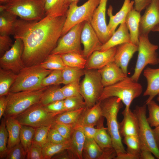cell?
<instances>
[{
	"instance_id": "26",
	"label": "cell",
	"mask_w": 159,
	"mask_h": 159,
	"mask_svg": "<svg viewBox=\"0 0 159 159\" xmlns=\"http://www.w3.org/2000/svg\"><path fill=\"white\" fill-rule=\"evenodd\" d=\"M5 119L8 134V152L13 147L20 143L19 135L21 125L14 117L8 116Z\"/></svg>"
},
{
	"instance_id": "57",
	"label": "cell",
	"mask_w": 159,
	"mask_h": 159,
	"mask_svg": "<svg viewBox=\"0 0 159 159\" xmlns=\"http://www.w3.org/2000/svg\"><path fill=\"white\" fill-rule=\"evenodd\" d=\"M52 159H73L67 149L64 150L54 155Z\"/></svg>"
},
{
	"instance_id": "8",
	"label": "cell",
	"mask_w": 159,
	"mask_h": 159,
	"mask_svg": "<svg viewBox=\"0 0 159 159\" xmlns=\"http://www.w3.org/2000/svg\"><path fill=\"white\" fill-rule=\"evenodd\" d=\"M100 0H88L78 6L79 1L72 2L67 11L61 36L65 34L72 27L84 22H90L93 12Z\"/></svg>"
},
{
	"instance_id": "9",
	"label": "cell",
	"mask_w": 159,
	"mask_h": 159,
	"mask_svg": "<svg viewBox=\"0 0 159 159\" xmlns=\"http://www.w3.org/2000/svg\"><path fill=\"white\" fill-rule=\"evenodd\" d=\"M84 72V78L80 83V94L86 107H90L98 101L104 87L97 70L85 69Z\"/></svg>"
},
{
	"instance_id": "37",
	"label": "cell",
	"mask_w": 159,
	"mask_h": 159,
	"mask_svg": "<svg viewBox=\"0 0 159 159\" xmlns=\"http://www.w3.org/2000/svg\"><path fill=\"white\" fill-rule=\"evenodd\" d=\"M84 74V69L66 66L62 70V84L66 85L80 80Z\"/></svg>"
},
{
	"instance_id": "17",
	"label": "cell",
	"mask_w": 159,
	"mask_h": 159,
	"mask_svg": "<svg viewBox=\"0 0 159 159\" xmlns=\"http://www.w3.org/2000/svg\"><path fill=\"white\" fill-rule=\"evenodd\" d=\"M117 46L104 51L94 52L87 59L85 68L87 69H99L114 62Z\"/></svg>"
},
{
	"instance_id": "4",
	"label": "cell",
	"mask_w": 159,
	"mask_h": 159,
	"mask_svg": "<svg viewBox=\"0 0 159 159\" xmlns=\"http://www.w3.org/2000/svg\"><path fill=\"white\" fill-rule=\"evenodd\" d=\"M142 92L141 84L127 76L114 84L104 87L98 101L110 97H116L121 100L125 105V109L127 110L130 109L133 100L139 97Z\"/></svg>"
},
{
	"instance_id": "6",
	"label": "cell",
	"mask_w": 159,
	"mask_h": 159,
	"mask_svg": "<svg viewBox=\"0 0 159 159\" xmlns=\"http://www.w3.org/2000/svg\"><path fill=\"white\" fill-rule=\"evenodd\" d=\"M44 0H11L4 4L5 11L27 21H38L45 16Z\"/></svg>"
},
{
	"instance_id": "22",
	"label": "cell",
	"mask_w": 159,
	"mask_h": 159,
	"mask_svg": "<svg viewBox=\"0 0 159 159\" xmlns=\"http://www.w3.org/2000/svg\"><path fill=\"white\" fill-rule=\"evenodd\" d=\"M143 74L147 83L146 89L143 95L148 96L145 101L147 105L159 94V68L153 69L148 67L144 70Z\"/></svg>"
},
{
	"instance_id": "32",
	"label": "cell",
	"mask_w": 159,
	"mask_h": 159,
	"mask_svg": "<svg viewBox=\"0 0 159 159\" xmlns=\"http://www.w3.org/2000/svg\"><path fill=\"white\" fill-rule=\"evenodd\" d=\"M102 152V150L93 138H86L82 159H100Z\"/></svg>"
},
{
	"instance_id": "31",
	"label": "cell",
	"mask_w": 159,
	"mask_h": 159,
	"mask_svg": "<svg viewBox=\"0 0 159 159\" xmlns=\"http://www.w3.org/2000/svg\"><path fill=\"white\" fill-rule=\"evenodd\" d=\"M17 17L6 11L0 13V35H14V26Z\"/></svg>"
},
{
	"instance_id": "14",
	"label": "cell",
	"mask_w": 159,
	"mask_h": 159,
	"mask_svg": "<svg viewBox=\"0 0 159 159\" xmlns=\"http://www.w3.org/2000/svg\"><path fill=\"white\" fill-rule=\"evenodd\" d=\"M108 0H100L94 11L90 23L102 44L111 37L106 22V11Z\"/></svg>"
},
{
	"instance_id": "21",
	"label": "cell",
	"mask_w": 159,
	"mask_h": 159,
	"mask_svg": "<svg viewBox=\"0 0 159 159\" xmlns=\"http://www.w3.org/2000/svg\"><path fill=\"white\" fill-rule=\"evenodd\" d=\"M123 118L119 122V130L121 137L138 135L139 124L138 119L134 112L130 109H125L122 112Z\"/></svg>"
},
{
	"instance_id": "25",
	"label": "cell",
	"mask_w": 159,
	"mask_h": 159,
	"mask_svg": "<svg viewBox=\"0 0 159 159\" xmlns=\"http://www.w3.org/2000/svg\"><path fill=\"white\" fill-rule=\"evenodd\" d=\"M141 16L140 12L133 7L128 13L125 22L129 32L130 42L138 45L139 26Z\"/></svg>"
},
{
	"instance_id": "12",
	"label": "cell",
	"mask_w": 159,
	"mask_h": 159,
	"mask_svg": "<svg viewBox=\"0 0 159 159\" xmlns=\"http://www.w3.org/2000/svg\"><path fill=\"white\" fill-rule=\"evenodd\" d=\"M85 23L82 22L74 26L61 36L50 54L60 55L71 52L82 54L81 35Z\"/></svg>"
},
{
	"instance_id": "52",
	"label": "cell",
	"mask_w": 159,
	"mask_h": 159,
	"mask_svg": "<svg viewBox=\"0 0 159 159\" xmlns=\"http://www.w3.org/2000/svg\"><path fill=\"white\" fill-rule=\"evenodd\" d=\"M14 43L8 35H0V56L4 54L11 47Z\"/></svg>"
},
{
	"instance_id": "11",
	"label": "cell",
	"mask_w": 159,
	"mask_h": 159,
	"mask_svg": "<svg viewBox=\"0 0 159 159\" xmlns=\"http://www.w3.org/2000/svg\"><path fill=\"white\" fill-rule=\"evenodd\" d=\"M146 108L145 104L140 106L136 105L133 111L138 122V135L141 143L150 149L155 158L159 159V149L155 139L153 129L147 120Z\"/></svg>"
},
{
	"instance_id": "20",
	"label": "cell",
	"mask_w": 159,
	"mask_h": 159,
	"mask_svg": "<svg viewBox=\"0 0 159 159\" xmlns=\"http://www.w3.org/2000/svg\"><path fill=\"white\" fill-rule=\"evenodd\" d=\"M134 4V1L124 0L120 9L114 16L112 14V7L111 5L109 6L107 10V14L110 19L107 26L111 37L115 32L117 26L119 24L125 21L127 14L133 8Z\"/></svg>"
},
{
	"instance_id": "30",
	"label": "cell",
	"mask_w": 159,
	"mask_h": 159,
	"mask_svg": "<svg viewBox=\"0 0 159 159\" xmlns=\"http://www.w3.org/2000/svg\"><path fill=\"white\" fill-rule=\"evenodd\" d=\"M61 88L60 85L48 87L44 91L39 103L44 106L57 101L64 100L65 97Z\"/></svg>"
},
{
	"instance_id": "1",
	"label": "cell",
	"mask_w": 159,
	"mask_h": 159,
	"mask_svg": "<svg viewBox=\"0 0 159 159\" xmlns=\"http://www.w3.org/2000/svg\"><path fill=\"white\" fill-rule=\"evenodd\" d=\"M66 18V15L45 16L38 21L17 19L14 37L23 43L22 59L25 67L40 64L50 54L61 37Z\"/></svg>"
},
{
	"instance_id": "39",
	"label": "cell",
	"mask_w": 159,
	"mask_h": 159,
	"mask_svg": "<svg viewBox=\"0 0 159 159\" xmlns=\"http://www.w3.org/2000/svg\"><path fill=\"white\" fill-rule=\"evenodd\" d=\"M43 68L49 70H63L66 65L60 56L50 54L40 64Z\"/></svg>"
},
{
	"instance_id": "35",
	"label": "cell",
	"mask_w": 159,
	"mask_h": 159,
	"mask_svg": "<svg viewBox=\"0 0 159 159\" xmlns=\"http://www.w3.org/2000/svg\"><path fill=\"white\" fill-rule=\"evenodd\" d=\"M60 55L66 66L85 69L87 60L82 54L71 52Z\"/></svg>"
},
{
	"instance_id": "50",
	"label": "cell",
	"mask_w": 159,
	"mask_h": 159,
	"mask_svg": "<svg viewBox=\"0 0 159 159\" xmlns=\"http://www.w3.org/2000/svg\"><path fill=\"white\" fill-rule=\"evenodd\" d=\"M44 107L48 112L55 115L65 112L64 100L54 102Z\"/></svg>"
},
{
	"instance_id": "27",
	"label": "cell",
	"mask_w": 159,
	"mask_h": 159,
	"mask_svg": "<svg viewBox=\"0 0 159 159\" xmlns=\"http://www.w3.org/2000/svg\"><path fill=\"white\" fill-rule=\"evenodd\" d=\"M86 138L82 131L73 128L69 140L70 148L68 149L73 159H82V151Z\"/></svg>"
},
{
	"instance_id": "61",
	"label": "cell",
	"mask_w": 159,
	"mask_h": 159,
	"mask_svg": "<svg viewBox=\"0 0 159 159\" xmlns=\"http://www.w3.org/2000/svg\"><path fill=\"white\" fill-rule=\"evenodd\" d=\"M152 31L159 32V24L156 26L152 30Z\"/></svg>"
},
{
	"instance_id": "59",
	"label": "cell",
	"mask_w": 159,
	"mask_h": 159,
	"mask_svg": "<svg viewBox=\"0 0 159 159\" xmlns=\"http://www.w3.org/2000/svg\"><path fill=\"white\" fill-rule=\"evenodd\" d=\"M115 159H139V158L126 152L117 154Z\"/></svg>"
},
{
	"instance_id": "43",
	"label": "cell",
	"mask_w": 159,
	"mask_h": 159,
	"mask_svg": "<svg viewBox=\"0 0 159 159\" xmlns=\"http://www.w3.org/2000/svg\"><path fill=\"white\" fill-rule=\"evenodd\" d=\"M146 105L149 113L147 119L150 125L155 127L159 126V105L153 100Z\"/></svg>"
},
{
	"instance_id": "34",
	"label": "cell",
	"mask_w": 159,
	"mask_h": 159,
	"mask_svg": "<svg viewBox=\"0 0 159 159\" xmlns=\"http://www.w3.org/2000/svg\"><path fill=\"white\" fill-rule=\"evenodd\" d=\"M85 108L75 110L65 111L58 114L55 117L54 122L64 124L71 126L73 128L77 124Z\"/></svg>"
},
{
	"instance_id": "55",
	"label": "cell",
	"mask_w": 159,
	"mask_h": 159,
	"mask_svg": "<svg viewBox=\"0 0 159 159\" xmlns=\"http://www.w3.org/2000/svg\"><path fill=\"white\" fill-rule=\"evenodd\" d=\"M135 9L140 12L143 10L146 9L150 3L151 0H134Z\"/></svg>"
},
{
	"instance_id": "5",
	"label": "cell",
	"mask_w": 159,
	"mask_h": 159,
	"mask_svg": "<svg viewBox=\"0 0 159 159\" xmlns=\"http://www.w3.org/2000/svg\"><path fill=\"white\" fill-rule=\"evenodd\" d=\"M47 87L36 90L9 92L6 95L7 107L4 115L5 117L16 116L39 103L44 91Z\"/></svg>"
},
{
	"instance_id": "46",
	"label": "cell",
	"mask_w": 159,
	"mask_h": 159,
	"mask_svg": "<svg viewBox=\"0 0 159 159\" xmlns=\"http://www.w3.org/2000/svg\"><path fill=\"white\" fill-rule=\"evenodd\" d=\"M80 80L70 83L61 88L62 92L66 98L80 94Z\"/></svg>"
},
{
	"instance_id": "19",
	"label": "cell",
	"mask_w": 159,
	"mask_h": 159,
	"mask_svg": "<svg viewBox=\"0 0 159 159\" xmlns=\"http://www.w3.org/2000/svg\"><path fill=\"white\" fill-rule=\"evenodd\" d=\"M138 49V46L130 42L124 43L117 46L114 62L126 74L130 60Z\"/></svg>"
},
{
	"instance_id": "3",
	"label": "cell",
	"mask_w": 159,
	"mask_h": 159,
	"mask_svg": "<svg viewBox=\"0 0 159 159\" xmlns=\"http://www.w3.org/2000/svg\"><path fill=\"white\" fill-rule=\"evenodd\" d=\"M52 70L45 69L40 64L25 67L17 74L9 92L36 90L44 88L42 85V81Z\"/></svg>"
},
{
	"instance_id": "40",
	"label": "cell",
	"mask_w": 159,
	"mask_h": 159,
	"mask_svg": "<svg viewBox=\"0 0 159 159\" xmlns=\"http://www.w3.org/2000/svg\"><path fill=\"white\" fill-rule=\"evenodd\" d=\"M35 129L29 126L21 125L19 138L20 143L26 152L32 145Z\"/></svg>"
},
{
	"instance_id": "48",
	"label": "cell",
	"mask_w": 159,
	"mask_h": 159,
	"mask_svg": "<svg viewBox=\"0 0 159 159\" xmlns=\"http://www.w3.org/2000/svg\"><path fill=\"white\" fill-rule=\"evenodd\" d=\"M52 126L54 127L65 139L69 140L73 129L72 126L57 122H54Z\"/></svg>"
},
{
	"instance_id": "38",
	"label": "cell",
	"mask_w": 159,
	"mask_h": 159,
	"mask_svg": "<svg viewBox=\"0 0 159 159\" xmlns=\"http://www.w3.org/2000/svg\"><path fill=\"white\" fill-rule=\"evenodd\" d=\"M122 141L127 146L126 152L138 157L140 159L141 152V143L138 135L125 137H123Z\"/></svg>"
},
{
	"instance_id": "33",
	"label": "cell",
	"mask_w": 159,
	"mask_h": 159,
	"mask_svg": "<svg viewBox=\"0 0 159 159\" xmlns=\"http://www.w3.org/2000/svg\"><path fill=\"white\" fill-rule=\"evenodd\" d=\"M16 76L12 71L0 68V96L8 94Z\"/></svg>"
},
{
	"instance_id": "10",
	"label": "cell",
	"mask_w": 159,
	"mask_h": 159,
	"mask_svg": "<svg viewBox=\"0 0 159 159\" xmlns=\"http://www.w3.org/2000/svg\"><path fill=\"white\" fill-rule=\"evenodd\" d=\"M56 116L48 112L38 103L14 117L21 125L36 128L52 125Z\"/></svg>"
},
{
	"instance_id": "60",
	"label": "cell",
	"mask_w": 159,
	"mask_h": 159,
	"mask_svg": "<svg viewBox=\"0 0 159 159\" xmlns=\"http://www.w3.org/2000/svg\"><path fill=\"white\" fill-rule=\"evenodd\" d=\"M155 139L159 149V126L153 129Z\"/></svg>"
},
{
	"instance_id": "13",
	"label": "cell",
	"mask_w": 159,
	"mask_h": 159,
	"mask_svg": "<svg viewBox=\"0 0 159 159\" xmlns=\"http://www.w3.org/2000/svg\"><path fill=\"white\" fill-rule=\"evenodd\" d=\"M11 47L0 58V68L17 74L25 66L22 55L24 46L22 40L16 38Z\"/></svg>"
},
{
	"instance_id": "18",
	"label": "cell",
	"mask_w": 159,
	"mask_h": 159,
	"mask_svg": "<svg viewBox=\"0 0 159 159\" xmlns=\"http://www.w3.org/2000/svg\"><path fill=\"white\" fill-rule=\"evenodd\" d=\"M104 87L114 84L127 77L114 62H111L97 70Z\"/></svg>"
},
{
	"instance_id": "62",
	"label": "cell",
	"mask_w": 159,
	"mask_h": 159,
	"mask_svg": "<svg viewBox=\"0 0 159 159\" xmlns=\"http://www.w3.org/2000/svg\"><path fill=\"white\" fill-rule=\"evenodd\" d=\"M11 0H0L1 4H5L11 1Z\"/></svg>"
},
{
	"instance_id": "16",
	"label": "cell",
	"mask_w": 159,
	"mask_h": 159,
	"mask_svg": "<svg viewBox=\"0 0 159 159\" xmlns=\"http://www.w3.org/2000/svg\"><path fill=\"white\" fill-rule=\"evenodd\" d=\"M159 24V0H151L141 16L139 34L148 35L153 28Z\"/></svg>"
},
{
	"instance_id": "24",
	"label": "cell",
	"mask_w": 159,
	"mask_h": 159,
	"mask_svg": "<svg viewBox=\"0 0 159 159\" xmlns=\"http://www.w3.org/2000/svg\"><path fill=\"white\" fill-rule=\"evenodd\" d=\"M129 31L125 22L121 24L110 39L103 44L99 51H104L120 44L130 42Z\"/></svg>"
},
{
	"instance_id": "2",
	"label": "cell",
	"mask_w": 159,
	"mask_h": 159,
	"mask_svg": "<svg viewBox=\"0 0 159 159\" xmlns=\"http://www.w3.org/2000/svg\"><path fill=\"white\" fill-rule=\"evenodd\" d=\"M100 102L102 116L106 120L107 130L111 138L113 148L117 155L126 152L120 134L117 120L118 112L123 107L122 101L117 97H111Z\"/></svg>"
},
{
	"instance_id": "49",
	"label": "cell",
	"mask_w": 159,
	"mask_h": 159,
	"mask_svg": "<svg viewBox=\"0 0 159 159\" xmlns=\"http://www.w3.org/2000/svg\"><path fill=\"white\" fill-rule=\"evenodd\" d=\"M69 140L65 139L51 126L48 132L47 142L56 144H62L67 143Z\"/></svg>"
},
{
	"instance_id": "44",
	"label": "cell",
	"mask_w": 159,
	"mask_h": 159,
	"mask_svg": "<svg viewBox=\"0 0 159 159\" xmlns=\"http://www.w3.org/2000/svg\"><path fill=\"white\" fill-rule=\"evenodd\" d=\"M51 126H43L35 128L32 143L42 148L47 142L48 132Z\"/></svg>"
},
{
	"instance_id": "29",
	"label": "cell",
	"mask_w": 159,
	"mask_h": 159,
	"mask_svg": "<svg viewBox=\"0 0 159 159\" xmlns=\"http://www.w3.org/2000/svg\"><path fill=\"white\" fill-rule=\"evenodd\" d=\"M104 118L102 117L97 125L98 130L93 138L102 150L113 148L107 128L104 125Z\"/></svg>"
},
{
	"instance_id": "45",
	"label": "cell",
	"mask_w": 159,
	"mask_h": 159,
	"mask_svg": "<svg viewBox=\"0 0 159 159\" xmlns=\"http://www.w3.org/2000/svg\"><path fill=\"white\" fill-rule=\"evenodd\" d=\"M62 70L52 71L43 80L42 85L43 87L52 85H60L62 84Z\"/></svg>"
},
{
	"instance_id": "23",
	"label": "cell",
	"mask_w": 159,
	"mask_h": 159,
	"mask_svg": "<svg viewBox=\"0 0 159 159\" xmlns=\"http://www.w3.org/2000/svg\"><path fill=\"white\" fill-rule=\"evenodd\" d=\"M100 104V101H98L91 107L85 108L75 125L96 126L103 117Z\"/></svg>"
},
{
	"instance_id": "54",
	"label": "cell",
	"mask_w": 159,
	"mask_h": 159,
	"mask_svg": "<svg viewBox=\"0 0 159 159\" xmlns=\"http://www.w3.org/2000/svg\"><path fill=\"white\" fill-rule=\"evenodd\" d=\"M155 158L150 149L145 145L141 143V152L140 159H155Z\"/></svg>"
},
{
	"instance_id": "56",
	"label": "cell",
	"mask_w": 159,
	"mask_h": 159,
	"mask_svg": "<svg viewBox=\"0 0 159 159\" xmlns=\"http://www.w3.org/2000/svg\"><path fill=\"white\" fill-rule=\"evenodd\" d=\"M117 155L115 150L113 148L103 150L100 159H115Z\"/></svg>"
},
{
	"instance_id": "53",
	"label": "cell",
	"mask_w": 159,
	"mask_h": 159,
	"mask_svg": "<svg viewBox=\"0 0 159 159\" xmlns=\"http://www.w3.org/2000/svg\"><path fill=\"white\" fill-rule=\"evenodd\" d=\"M82 131L86 138H94L97 130L98 128L94 127L81 125H77L74 127Z\"/></svg>"
},
{
	"instance_id": "15",
	"label": "cell",
	"mask_w": 159,
	"mask_h": 159,
	"mask_svg": "<svg viewBox=\"0 0 159 159\" xmlns=\"http://www.w3.org/2000/svg\"><path fill=\"white\" fill-rule=\"evenodd\" d=\"M83 46V56L87 59L95 51L100 50L103 44L89 22H85L81 35Z\"/></svg>"
},
{
	"instance_id": "51",
	"label": "cell",
	"mask_w": 159,
	"mask_h": 159,
	"mask_svg": "<svg viewBox=\"0 0 159 159\" xmlns=\"http://www.w3.org/2000/svg\"><path fill=\"white\" fill-rule=\"evenodd\" d=\"M27 159H44L42 148L32 143L27 152Z\"/></svg>"
},
{
	"instance_id": "28",
	"label": "cell",
	"mask_w": 159,
	"mask_h": 159,
	"mask_svg": "<svg viewBox=\"0 0 159 159\" xmlns=\"http://www.w3.org/2000/svg\"><path fill=\"white\" fill-rule=\"evenodd\" d=\"M45 16L56 17L66 15L69 6L65 0H44Z\"/></svg>"
},
{
	"instance_id": "7",
	"label": "cell",
	"mask_w": 159,
	"mask_h": 159,
	"mask_svg": "<svg viewBox=\"0 0 159 159\" xmlns=\"http://www.w3.org/2000/svg\"><path fill=\"white\" fill-rule=\"evenodd\" d=\"M148 35H139L138 58L134 73L131 77L135 82H138L143 71L148 64L155 65L159 63V58L156 51L158 46L150 42Z\"/></svg>"
},
{
	"instance_id": "63",
	"label": "cell",
	"mask_w": 159,
	"mask_h": 159,
	"mask_svg": "<svg viewBox=\"0 0 159 159\" xmlns=\"http://www.w3.org/2000/svg\"><path fill=\"white\" fill-rule=\"evenodd\" d=\"M66 3L69 5L72 2L75 1H79V0H65Z\"/></svg>"
},
{
	"instance_id": "64",
	"label": "cell",
	"mask_w": 159,
	"mask_h": 159,
	"mask_svg": "<svg viewBox=\"0 0 159 159\" xmlns=\"http://www.w3.org/2000/svg\"><path fill=\"white\" fill-rule=\"evenodd\" d=\"M157 100L159 102V94L158 95V97L157 98Z\"/></svg>"
},
{
	"instance_id": "42",
	"label": "cell",
	"mask_w": 159,
	"mask_h": 159,
	"mask_svg": "<svg viewBox=\"0 0 159 159\" xmlns=\"http://www.w3.org/2000/svg\"><path fill=\"white\" fill-rule=\"evenodd\" d=\"M8 134L6 128L5 119L3 118L0 125V159L6 158L8 150L7 143Z\"/></svg>"
},
{
	"instance_id": "58",
	"label": "cell",
	"mask_w": 159,
	"mask_h": 159,
	"mask_svg": "<svg viewBox=\"0 0 159 159\" xmlns=\"http://www.w3.org/2000/svg\"><path fill=\"white\" fill-rule=\"evenodd\" d=\"M7 107L6 96H0V119L4 115Z\"/></svg>"
},
{
	"instance_id": "36",
	"label": "cell",
	"mask_w": 159,
	"mask_h": 159,
	"mask_svg": "<svg viewBox=\"0 0 159 159\" xmlns=\"http://www.w3.org/2000/svg\"><path fill=\"white\" fill-rule=\"evenodd\" d=\"M70 146V140L62 144H56L47 142L42 148L44 159H50L55 154Z\"/></svg>"
},
{
	"instance_id": "41",
	"label": "cell",
	"mask_w": 159,
	"mask_h": 159,
	"mask_svg": "<svg viewBox=\"0 0 159 159\" xmlns=\"http://www.w3.org/2000/svg\"><path fill=\"white\" fill-rule=\"evenodd\" d=\"M64 103L65 112L86 107V103L80 94L66 98L64 100Z\"/></svg>"
},
{
	"instance_id": "47",
	"label": "cell",
	"mask_w": 159,
	"mask_h": 159,
	"mask_svg": "<svg viewBox=\"0 0 159 159\" xmlns=\"http://www.w3.org/2000/svg\"><path fill=\"white\" fill-rule=\"evenodd\" d=\"M27 152L21 143L13 147L8 153L5 159H24Z\"/></svg>"
}]
</instances>
